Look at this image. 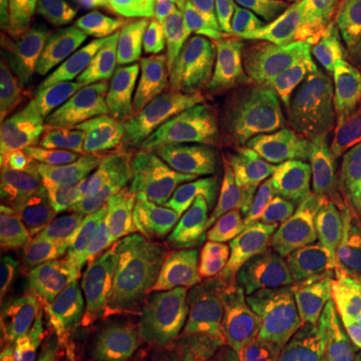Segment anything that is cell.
Masks as SVG:
<instances>
[{"label":"cell","instance_id":"obj_1","mask_svg":"<svg viewBox=\"0 0 361 361\" xmlns=\"http://www.w3.org/2000/svg\"><path fill=\"white\" fill-rule=\"evenodd\" d=\"M103 63L87 51L61 52L35 77L2 66V111L47 175L65 163L73 133Z\"/></svg>","mask_w":361,"mask_h":361},{"label":"cell","instance_id":"obj_2","mask_svg":"<svg viewBox=\"0 0 361 361\" xmlns=\"http://www.w3.org/2000/svg\"><path fill=\"white\" fill-rule=\"evenodd\" d=\"M357 227L361 185L336 183L311 195L247 245L249 271L239 301L279 295L307 263Z\"/></svg>","mask_w":361,"mask_h":361},{"label":"cell","instance_id":"obj_3","mask_svg":"<svg viewBox=\"0 0 361 361\" xmlns=\"http://www.w3.org/2000/svg\"><path fill=\"white\" fill-rule=\"evenodd\" d=\"M219 167L215 161L167 173L90 237L101 255L149 257L180 237L217 227L211 195Z\"/></svg>","mask_w":361,"mask_h":361},{"label":"cell","instance_id":"obj_4","mask_svg":"<svg viewBox=\"0 0 361 361\" xmlns=\"http://www.w3.org/2000/svg\"><path fill=\"white\" fill-rule=\"evenodd\" d=\"M90 257L89 237L54 207L2 245L0 310L65 293L78 285Z\"/></svg>","mask_w":361,"mask_h":361},{"label":"cell","instance_id":"obj_5","mask_svg":"<svg viewBox=\"0 0 361 361\" xmlns=\"http://www.w3.org/2000/svg\"><path fill=\"white\" fill-rule=\"evenodd\" d=\"M281 151L267 191V227L325 189L339 175L336 121L329 109H311L279 118Z\"/></svg>","mask_w":361,"mask_h":361},{"label":"cell","instance_id":"obj_6","mask_svg":"<svg viewBox=\"0 0 361 361\" xmlns=\"http://www.w3.org/2000/svg\"><path fill=\"white\" fill-rule=\"evenodd\" d=\"M279 142V127L245 130L221 157L211 195L217 229L247 245L267 229L265 191Z\"/></svg>","mask_w":361,"mask_h":361},{"label":"cell","instance_id":"obj_7","mask_svg":"<svg viewBox=\"0 0 361 361\" xmlns=\"http://www.w3.org/2000/svg\"><path fill=\"white\" fill-rule=\"evenodd\" d=\"M149 257L169 265V307H201L243 291L249 249L217 227L180 237Z\"/></svg>","mask_w":361,"mask_h":361},{"label":"cell","instance_id":"obj_8","mask_svg":"<svg viewBox=\"0 0 361 361\" xmlns=\"http://www.w3.org/2000/svg\"><path fill=\"white\" fill-rule=\"evenodd\" d=\"M175 71L151 51L116 59L97 75L78 115L73 147L94 149L104 137L123 129L130 118L161 97Z\"/></svg>","mask_w":361,"mask_h":361},{"label":"cell","instance_id":"obj_9","mask_svg":"<svg viewBox=\"0 0 361 361\" xmlns=\"http://www.w3.org/2000/svg\"><path fill=\"white\" fill-rule=\"evenodd\" d=\"M211 78L213 77L189 78L145 106L123 129L116 130L99 151H94L87 163L80 165L71 183L92 177L116 165L142 163L145 159L155 157L179 130L191 106L211 85Z\"/></svg>","mask_w":361,"mask_h":361},{"label":"cell","instance_id":"obj_10","mask_svg":"<svg viewBox=\"0 0 361 361\" xmlns=\"http://www.w3.org/2000/svg\"><path fill=\"white\" fill-rule=\"evenodd\" d=\"M209 313L203 307H171L153 322L121 331L68 322L66 334L82 361H167L201 329Z\"/></svg>","mask_w":361,"mask_h":361},{"label":"cell","instance_id":"obj_11","mask_svg":"<svg viewBox=\"0 0 361 361\" xmlns=\"http://www.w3.org/2000/svg\"><path fill=\"white\" fill-rule=\"evenodd\" d=\"M237 71L239 61L213 75L211 85L191 106L179 130L153 157V163L163 169L165 175L199 163H209L225 155L235 127L233 97Z\"/></svg>","mask_w":361,"mask_h":361},{"label":"cell","instance_id":"obj_12","mask_svg":"<svg viewBox=\"0 0 361 361\" xmlns=\"http://www.w3.org/2000/svg\"><path fill=\"white\" fill-rule=\"evenodd\" d=\"M295 37L255 42L239 61L233 115L235 129L259 130L281 118L287 97V71L295 56Z\"/></svg>","mask_w":361,"mask_h":361},{"label":"cell","instance_id":"obj_13","mask_svg":"<svg viewBox=\"0 0 361 361\" xmlns=\"http://www.w3.org/2000/svg\"><path fill=\"white\" fill-rule=\"evenodd\" d=\"M261 361H361V345L349 341L310 303L281 299L263 319Z\"/></svg>","mask_w":361,"mask_h":361},{"label":"cell","instance_id":"obj_14","mask_svg":"<svg viewBox=\"0 0 361 361\" xmlns=\"http://www.w3.org/2000/svg\"><path fill=\"white\" fill-rule=\"evenodd\" d=\"M163 175V169L157 163L116 165L71 183L68 195L56 209L90 239Z\"/></svg>","mask_w":361,"mask_h":361},{"label":"cell","instance_id":"obj_15","mask_svg":"<svg viewBox=\"0 0 361 361\" xmlns=\"http://www.w3.org/2000/svg\"><path fill=\"white\" fill-rule=\"evenodd\" d=\"M0 127V237L4 245L47 201L49 175L6 113Z\"/></svg>","mask_w":361,"mask_h":361},{"label":"cell","instance_id":"obj_16","mask_svg":"<svg viewBox=\"0 0 361 361\" xmlns=\"http://www.w3.org/2000/svg\"><path fill=\"white\" fill-rule=\"evenodd\" d=\"M263 311L251 301L211 310L205 323L167 361H261Z\"/></svg>","mask_w":361,"mask_h":361},{"label":"cell","instance_id":"obj_17","mask_svg":"<svg viewBox=\"0 0 361 361\" xmlns=\"http://www.w3.org/2000/svg\"><path fill=\"white\" fill-rule=\"evenodd\" d=\"M255 42L247 37H231L211 30L201 23L185 20L165 30L151 42L149 51L175 73L193 78L213 77L235 65Z\"/></svg>","mask_w":361,"mask_h":361},{"label":"cell","instance_id":"obj_18","mask_svg":"<svg viewBox=\"0 0 361 361\" xmlns=\"http://www.w3.org/2000/svg\"><path fill=\"white\" fill-rule=\"evenodd\" d=\"M167 285L169 265L161 259L92 253L77 289L90 297L135 299L161 310H171Z\"/></svg>","mask_w":361,"mask_h":361},{"label":"cell","instance_id":"obj_19","mask_svg":"<svg viewBox=\"0 0 361 361\" xmlns=\"http://www.w3.org/2000/svg\"><path fill=\"white\" fill-rule=\"evenodd\" d=\"M78 0H20L18 51L11 63L23 77H35L61 54L75 20Z\"/></svg>","mask_w":361,"mask_h":361},{"label":"cell","instance_id":"obj_20","mask_svg":"<svg viewBox=\"0 0 361 361\" xmlns=\"http://www.w3.org/2000/svg\"><path fill=\"white\" fill-rule=\"evenodd\" d=\"M73 25L101 49L118 54L141 47L155 20L133 0H78Z\"/></svg>","mask_w":361,"mask_h":361},{"label":"cell","instance_id":"obj_21","mask_svg":"<svg viewBox=\"0 0 361 361\" xmlns=\"http://www.w3.org/2000/svg\"><path fill=\"white\" fill-rule=\"evenodd\" d=\"M221 23L249 37H303L311 0H215Z\"/></svg>","mask_w":361,"mask_h":361},{"label":"cell","instance_id":"obj_22","mask_svg":"<svg viewBox=\"0 0 361 361\" xmlns=\"http://www.w3.org/2000/svg\"><path fill=\"white\" fill-rule=\"evenodd\" d=\"M339 287H361V227L343 235L307 263L285 285L279 297L305 303L317 291Z\"/></svg>","mask_w":361,"mask_h":361},{"label":"cell","instance_id":"obj_23","mask_svg":"<svg viewBox=\"0 0 361 361\" xmlns=\"http://www.w3.org/2000/svg\"><path fill=\"white\" fill-rule=\"evenodd\" d=\"M331 78V113L337 145L361 104V20L355 16L325 47Z\"/></svg>","mask_w":361,"mask_h":361},{"label":"cell","instance_id":"obj_24","mask_svg":"<svg viewBox=\"0 0 361 361\" xmlns=\"http://www.w3.org/2000/svg\"><path fill=\"white\" fill-rule=\"evenodd\" d=\"M49 303L66 322L90 329H101V331H121V329L139 327L153 322L159 315V307L142 301L116 299V297H90L73 291L49 297Z\"/></svg>","mask_w":361,"mask_h":361},{"label":"cell","instance_id":"obj_25","mask_svg":"<svg viewBox=\"0 0 361 361\" xmlns=\"http://www.w3.org/2000/svg\"><path fill=\"white\" fill-rule=\"evenodd\" d=\"M331 92V78L325 49L310 37L299 40L287 71V101L293 109H317Z\"/></svg>","mask_w":361,"mask_h":361},{"label":"cell","instance_id":"obj_26","mask_svg":"<svg viewBox=\"0 0 361 361\" xmlns=\"http://www.w3.org/2000/svg\"><path fill=\"white\" fill-rule=\"evenodd\" d=\"M65 323L49 299H32L0 310L2 334H16L30 341H54Z\"/></svg>","mask_w":361,"mask_h":361},{"label":"cell","instance_id":"obj_27","mask_svg":"<svg viewBox=\"0 0 361 361\" xmlns=\"http://www.w3.org/2000/svg\"><path fill=\"white\" fill-rule=\"evenodd\" d=\"M349 341L361 345V287L323 289L305 301Z\"/></svg>","mask_w":361,"mask_h":361},{"label":"cell","instance_id":"obj_28","mask_svg":"<svg viewBox=\"0 0 361 361\" xmlns=\"http://www.w3.org/2000/svg\"><path fill=\"white\" fill-rule=\"evenodd\" d=\"M66 323L54 341H30L16 334H2L0 361H82L66 334Z\"/></svg>","mask_w":361,"mask_h":361},{"label":"cell","instance_id":"obj_29","mask_svg":"<svg viewBox=\"0 0 361 361\" xmlns=\"http://www.w3.org/2000/svg\"><path fill=\"white\" fill-rule=\"evenodd\" d=\"M353 18H355L353 8L343 0H311L307 37L325 49L327 42L337 32H341Z\"/></svg>","mask_w":361,"mask_h":361},{"label":"cell","instance_id":"obj_30","mask_svg":"<svg viewBox=\"0 0 361 361\" xmlns=\"http://www.w3.org/2000/svg\"><path fill=\"white\" fill-rule=\"evenodd\" d=\"M339 183L361 185V104L339 145Z\"/></svg>","mask_w":361,"mask_h":361},{"label":"cell","instance_id":"obj_31","mask_svg":"<svg viewBox=\"0 0 361 361\" xmlns=\"http://www.w3.org/2000/svg\"><path fill=\"white\" fill-rule=\"evenodd\" d=\"M147 2L169 18L207 16L213 20H221L215 0H147Z\"/></svg>","mask_w":361,"mask_h":361},{"label":"cell","instance_id":"obj_32","mask_svg":"<svg viewBox=\"0 0 361 361\" xmlns=\"http://www.w3.org/2000/svg\"><path fill=\"white\" fill-rule=\"evenodd\" d=\"M18 2L20 0H0V52L8 65L18 51Z\"/></svg>","mask_w":361,"mask_h":361},{"label":"cell","instance_id":"obj_33","mask_svg":"<svg viewBox=\"0 0 361 361\" xmlns=\"http://www.w3.org/2000/svg\"><path fill=\"white\" fill-rule=\"evenodd\" d=\"M345 4H349L351 8H353V13H355V16L361 20V0H343Z\"/></svg>","mask_w":361,"mask_h":361}]
</instances>
